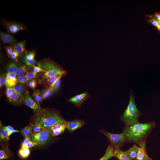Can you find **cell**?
Listing matches in <instances>:
<instances>
[{
  "label": "cell",
  "mask_w": 160,
  "mask_h": 160,
  "mask_svg": "<svg viewBox=\"0 0 160 160\" xmlns=\"http://www.w3.org/2000/svg\"><path fill=\"white\" fill-rule=\"evenodd\" d=\"M100 132L108 138L109 142V145L113 148H120L125 142L124 135L123 132L118 134H112L107 132L103 129H100Z\"/></svg>",
  "instance_id": "5b68a950"
},
{
  "label": "cell",
  "mask_w": 160,
  "mask_h": 160,
  "mask_svg": "<svg viewBox=\"0 0 160 160\" xmlns=\"http://www.w3.org/2000/svg\"><path fill=\"white\" fill-rule=\"evenodd\" d=\"M155 123L149 122L138 123L130 126H125L123 130L125 142L134 143L139 145L146 139L155 127Z\"/></svg>",
  "instance_id": "6da1fadb"
},
{
  "label": "cell",
  "mask_w": 160,
  "mask_h": 160,
  "mask_svg": "<svg viewBox=\"0 0 160 160\" xmlns=\"http://www.w3.org/2000/svg\"><path fill=\"white\" fill-rule=\"evenodd\" d=\"M24 60L25 64L30 66L32 67L35 64L36 62L34 59L30 60L28 58L25 56L24 58Z\"/></svg>",
  "instance_id": "d6a6232c"
},
{
  "label": "cell",
  "mask_w": 160,
  "mask_h": 160,
  "mask_svg": "<svg viewBox=\"0 0 160 160\" xmlns=\"http://www.w3.org/2000/svg\"><path fill=\"white\" fill-rule=\"evenodd\" d=\"M113 156L119 160H132L119 147L114 148L113 152Z\"/></svg>",
  "instance_id": "ac0fdd59"
},
{
  "label": "cell",
  "mask_w": 160,
  "mask_h": 160,
  "mask_svg": "<svg viewBox=\"0 0 160 160\" xmlns=\"http://www.w3.org/2000/svg\"><path fill=\"white\" fill-rule=\"evenodd\" d=\"M32 126L33 134L39 133L47 129L40 124L37 123L32 124Z\"/></svg>",
  "instance_id": "484cf974"
},
{
  "label": "cell",
  "mask_w": 160,
  "mask_h": 160,
  "mask_svg": "<svg viewBox=\"0 0 160 160\" xmlns=\"http://www.w3.org/2000/svg\"><path fill=\"white\" fill-rule=\"evenodd\" d=\"M25 74L29 80L35 79L38 77V74L33 71H28L25 73Z\"/></svg>",
  "instance_id": "4dcf8cb0"
},
{
  "label": "cell",
  "mask_w": 160,
  "mask_h": 160,
  "mask_svg": "<svg viewBox=\"0 0 160 160\" xmlns=\"http://www.w3.org/2000/svg\"><path fill=\"white\" fill-rule=\"evenodd\" d=\"M28 70V67L25 65H22L18 67L15 73L17 75H20L24 74L27 72Z\"/></svg>",
  "instance_id": "f546056e"
},
{
  "label": "cell",
  "mask_w": 160,
  "mask_h": 160,
  "mask_svg": "<svg viewBox=\"0 0 160 160\" xmlns=\"http://www.w3.org/2000/svg\"><path fill=\"white\" fill-rule=\"evenodd\" d=\"M21 134L24 136L31 137L33 134L32 125H28L21 130Z\"/></svg>",
  "instance_id": "d4e9b609"
},
{
  "label": "cell",
  "mask_w": 160,
  "mask_h": 160,
  "mask_svg": "<svg viewBox=\"0 0 160 160\" xmlns=\"http://www.w3.org/2000/svg\"><path fill=\"white\" fill-rule=\"evenodd\" d=\"M62 75L55 76L47 79H42L41 81L44 84L49 86V88L52 89L54 91L58 88Z\"/></svg>",
  "instance_id": "ba28073f"
},
{
  "label": "cell",
  "mask_w": 160,
  "mask_h": 160,
  "mask_svg": "<svg viewBox=\"0 0 160 160\" xmlns=\"http://www.w3.org/2000/svg\"><path fill=\"white\" fill-rule=\"evenodd\" d=\"M18 56V54L14 50L10 55V57L12 59L15 60H17V57Z\"/></svg>",
  "instance_id": "7bdbcfd3"
},
{
  "label": "cell",
  "mask_w": 160,
  "mask_h": 160,
  "mask_svg": "<svg viewBox=\"0 0 160 160\" xmlns=\"http://www.w3.org/2000/svg\"><path fill=\"white\" fill-rule=\"evenodd\" d=\"M155 17H151V19L148 20V22L150 23L153 26L156 27L157 26L158 23L156 18Z\"/></svg>",
  "instance_id": "f35d334b"
},
{
  "label": "cell",
  "mask_w": 160,
  "mask_h": 160,
  "mask_svg": "<svg viewBox=\"0 0 160 160\" xmlns=\"http://www.w3.org/2000/svg\"><path fill=\"white\" fill-rule=\"evenodd\" d=\"M0 37L4 44H14L16 42L15 39L10 35L0 32Z\"/></svg>",
  "instance_id": "d6986e66"
},
{
  "label": "cell",
  "mask_w": 160,
  "mask_h": 160,
  "mask_svg": "<svg viewBox=\"0 0 160 160\" xmlns=\"http://www.w3.org/2000/svg\"><path fill=\"white\" fill-rule=\"evenodd\" d=\"M33 68V71L35 73H37L40 72H44L45 71L43 69L39 66L37 67L35 65L32 66Z\"/></svg>",
  "instance_id": "74e56055"
},
{
  "label": "cell",
  "mask_w": 160,
  "mask_h": 160,
  "mask_svg": "<svg viewBox=\"0 0 160 160\" xmlns=\"http://www.w3.org/2000/svg\"><path fill=\"white\" fill-rule=\"evenodd\" d=\"M142 114L137 108L134 97L131 92L129 104L120 119L125 126H130L139 123L138 118Z\"/></svg>",
  "instance_id": "3957f363"
},
{
  "label": "cell",
  "mask_w": 160,
  "mask_h": 160,
  "mask_svg": "<svg viewBox=\"0 0 160 160\" xmlns=\"http://www.w3.org/2000/svg\"><path fill=\"white\" fill-rule=\"evenodd\" d=\"M33 120L34 123L40 124L46 128L57 123L65 121L58 111L43 109L35 113Z\"/></svg>",
  "instance_id": "7a4b0ae2"
},
{
  "label": "cell",
  "mask_w": 160,
  "mask_h": 160,
  "mask_svg": "<svg viewBox=\"0 0 160 160\" xmlns=\"http://www.w3.org/2000/svg\"><path fill=\"white\" fill-rule=\"evenodd\" d=\"M14 49L13 47L12 46H7L6 47V50L8 56H10L13 52L14 51Z\"/></svg>",
  "instance_id": "ab89813d"
},
{
  "label": "cell",
  "mask_w": 160,
  "mask_h": 160,
  "mask_svg": "<svg viewBox=\"0 0 160 160\" xmlns=\"http://www.w3.org/2000/svg\"><path fill=\"white\" fill-rule=\"evenodd\" d=\"M139 148V146L135 144L128 150L124 152L130 159L132 160H135L137 157Z\"/></svg>",
  "instance_id": "2e32d148"
},
{
  "label": "cell",
  "mask_w": 160,
  "mask_h": 160,
  "mask_svg": "<svg viewBox=\"0 0 160 160\" xmlns=\"http://www.w3.org/2000/svg\"><path fill=\"white\" fill-rule=\"evenodd\" d=\"M3 23L8 31L10 33H15L25 29L23 25L17 23L6 22Z\"/></svg>",
  "instance_id": "4fadbf2b"
},
{
  "label": "cell",
  "mask_w": 160,
  "mask_h": 160,
  "mask_svg": "<svg viewBox=\"0 0 160 160\" xmlns=\"http://www.w3.org/2000/svg\"><path fill=\"white\" fill-rule=\"evenodd\" d=\"M0 140L1 142H6L9 140V132L2 126L0 122Z\"/></svg>",
  "instance_id": "44dd1931"
},
{
  "label": "cell",
  "mask_w": 160,
  "mask_h": 160,
  "mask_svg": "<svg viewBox=\"0 0 160 160\" xmlns=\"http://www.w3.org/2000/svg\"><path fill=\"white\" fill-rule=\"evenodd\" d=\"M53 137L50 132L47 129L39 133L33 134L31 140L40 144H43L51 140Z\"/></svg>",
  "instance_id": "8992f818"
},
{
  "label": "cell",
  "mask_w": 160,
  "mask_h": 160,
  "mask_svg": "<svg viewBox=\"0 0 160 160\" xmlns=\"http://www.w3.org/2000/svg\"><path fill=\"white\" fill-rule=\"evenodd\" d=\"M25 84H17L12 87L14 89L15 92L22 95L25 94Z\"/></svg>",
  "instance_id": "cb8c5ba5"
},
{
  "label": "cell",
  "mask_w": 160,
  "mask_h": 160,
  "mask_svg": "<svg viewBox=\"0 0 160 160\" xmlns=\"http://www.w3.org/2000/svg\"><path fill=\"white\" fill-rule=\"evenodd\" d=\"M156 20L158 23V25L157 26H156V27L160 31V21H159L157 20Z\"/></svg>",
  "instance_id": "7dc6e473"
},
{
  "label": "cell",
  "mask_w": 160,
  "mask_h": 160,
  "mask_svg": "<svg viewBox=\"0 0 160 160\" xmlns=\"http://www.w3.org/2000/svg\"><path fill=\"white\" fill-rule=\"evenodd\" d=\"M18 68L17 65L15 63H11L8 66L7 72L8 73H14Z\"/></svg>",
  "instance_id": "f1b7e54d"
},
{
  "label": "cell",
  "mask_w": 160,
  "mask_h": 160,
  "mask_svg": "<svg viewBox=\"0 0 160 160\" xmlns=\"http://www.w3.org/2000/svg\"><path fill=\"white\" fill-rule=\"evenodd\" d=\"M6 81V75L4 74L0 76V87H1L4 84H5Z\"/></svg>",
  "instance_id": "8d00e7d4"
},
{
  "label": "cell",
  "mask_w": 160,
  "mask_h": 160,
  "mask_svg": "<svg viewBox=\"0 0 160 160\" xmlns=\"http://www.w3.org/2000/svg\"><path fill=\"white\" fill-rule=\"evenodd\" d=\"M23 96L15 92L7 97L9 101L11 103L15 105H19L21 104L23 101Z\"/></svg>",
  "instance_id": "9a60e30c"
},
{
  "label": "cell",
  "mask_w": 160,
  "mask_h": 160,
  "mask_svg": "<svg viewBox=\"0 0 160 160\" xmlns=\"http://www.w3.org/2000/svg\"><path fill=\"white\" fill-rule=\"evenodd\" d=\"M38 65L45 71L42 74V79H47L57 75L63 76L66 73L61 67L51 60L42 61L38 63Z\"/></svg>",
  "instance_id": "277c9868"
},
{
  "label": "cell",
  "mask_w": 160,
  "mask_h": 160,
  "mask_svg": "<svg viewBox=\"0 0 160 160\" xmlns=\"http://www.w3.org/2000/svg\"><path fill=\"white\" fill-rule=\"evenodd\" d=\"M3 127L5 129L9 132H11L14 130L13 128L10 126H8Z\"/></svg>",
  "instance_id": "f6af8a7d"
},
{
  "label": "cell",
  "mask_w": 160,
  "mask_h": 160,
  "mask_svg": "<svg viewBox=\"0 0 160 160\" xmlns=\"http://www.w3.org/2000/svg\"><path fill=\"white\" fill-rule=\"evenodd\" d=\"M154 17L156 20L160 21V13H156L154 15Z\"/></svg>",
  "instance_id": "bcb514c9"
},
{
  "label": "cell",
  "mask_w": 160,
  "mask_h": 160,
  "mask_svg": "<svg viewBox=\"0 0 160 160\" xmlns=\"http://www.w3.org/2000/svg\"><path fill=\"white\" fill-rule=\"evenodd\" d=\"M64 121L57 123L47 128L53 137L58 136L64 131L66 128Z\"/></svg>",
  "instance_id": "30bf717a"
},
{
  "label": "cell",
  "mask_w": 160,
  "mask_h": 160,
  "mask_svg": "<svg viewBox=\"0 0 160 160\" xmlns=\"http://www.w3.org/2000/svg\"><path fill=\"white\" fill-rule=\"evenodd\" d=\"M25 137V139L22 144L21 148L26 147L27 144L31 140V137L28 136Z\"/></svg>",
  "instance_id": "836d02e7"
},
{
  "label": "cell",
  "mask_w": 160,
  "mask_h": 160,
  "mask_svg": "<svg viewBox=\"0 0 160 160\" xmlns=\"http://www.w3.org/2000/svg\"><path fill=\"white\" fill-rule=\"evenodd\" d=\"M23 102L25 105L31 108L35 113L39 112L42 109L39 105L37 104L31 98L27 90L25 91Z\"/></svg>",
  "instance_id": "9c48e42d"
},
{
  "label": "cell",
  "mask_w": 160,
  "mask_h": 160,
  "mask_svg": "<svg viewBox=\"0 0 160 160\" xmlns=\"http://www.w3.org/2000/svg\"><path fill=\"white\" fill-rule=\"evenodd\" d=\"M53 92H54L53 90L51 88H47L43 89L42 94V100L47 99L50 97Z\"/></svg>",
  "instance_id": "83f0119b"
},
{
  "label": "cell",
  "mask_w": 160,
  "mask_h": 160,
  "mask_svg": "<svg viewBox=\"0 0 160 160\" xmlns=\"http://www.w3.org/2000/svg\"><path fill=\"white\" fill-rule=\"evenodd\" d=\"M25 41L24 40L15 44L14 47V50L19 55H21L24 52L25 49Z\"/></svg>",
  "instance_id": "7402d4cb"
},
{
  "label": "cell",
  "mask_w": 160,
  "mask_h": 160,
  "mask_svg": "<svg viewBox=\"0 0 160 160\" xmlns=\"http://www.w3.org/2000/svg\"><path fill=\"white\" fill-rule=\"evenodd\" d=\"M15 92V91L12 87H7L6 92L7 97H8Z\"/></svg>",
  "instance_id": "e575fe53"
},
{
  "label": "cell",
  "mask_w": 160,
  "mask_h": 160,
  "mask_svg": "<svg viewBox=\"0 0 160 160\" xmlns=\"http://www.w3.org/2000/svg\"><path fill=\"white\" fill-rule=\"evenodd\" d=\"M23 148V152L26 156L28 157L30 155V151L28 148L26 147L22 148Z\"/></svg>",
  "instance_id": "ee69618b"
},
{
  "label": "cell",
  "mask_w": 160,
  "mask_h": 160,
  "mask_svg": "<svg viewBox=\"0 0 160 160\" xmlns=\"http://www.w3.org/2000/svg\"><path fill=\"white\" fill-rule=\"evenodd\" d=\"M13 158V155L7 146H2V149L0 150V160L5 159L12 160Z\"/></svg>",
  "instance_id": "5bb4252c"
},
{
  "label": "cell",
  "mask_w": 160,
  "mask_h": 160,
  "mask_svg": "<svg viewBox=\"0 0 160 160\" xmlns=\"http://www.w3.org/2000/svg\"><path fill=\"white\" fill-rule=\"evenodd\" d=\"M90 97L89 93L87 92L74 96L69 99L68 101L77 108H79L81 107L83 103L89 98Z\"/></svg>",
  "instance_id": "52a82bcc"
},
{
  "label": "cell",
  "mask_w": 160,
  "mask_h": 160,
  "mask_svg": "<svg viewBox=\"0 0 160 160\" xmlns=\"http://www.w3.org/2000/svg\"><path fill=\"white\" fill-rule=\"evenodd\" d=\"M113 148L108 146L107 148L105 153L103 156L99 160H108L113 156Z\"/></svg>",
  "instance_id": "603a6c76"
},
{
  "label": "cell",
  "mask_w": 160,
  "mask_h": 160,
  "mask_svg": "<svg viewBox=\"0 0 160 160\" xmlns=\"http://www.w3.org/2000/svg\"><path fill=\"white\" fill-rule=\"evenodd\" d=\"M43 89L35 90L32 94L33 100L38 105H39L42 100V94Z\"/></svg>",
  "instance_id": "ffe728a7"
},
{
  "label": "cell",
  "mask_w": 160,
  "mask_h": 160,
  "mask_svg": "<svg viewBox=\"0 0 160 160\" xmlns=\"http://www.w3.org/2000/svg\"><path fill=\"white\" fill-rule=\"evenodd\" d=\"M35 54V53L34 52H30L28 54L27 53V52H26L25 56L29 59L32 60L34 59Z\"/></svg>",
  "instance_id": "d590c367"
},
{
  "label": "cell",
  "mask_w": 160,
  "mask_h": 160,
  "mask_svg": "<svg viewBox=\"0 0 160 160\" xmlns=\"http://www.w3.org/2000/svg\"><path fill=\"white\" fill-rule=\"evenodd\" d=\"M27 85L33 89H35L37 85V81L35 79L29 80L27 84Z\"/></svg>",
  "instance_id": "1f68e13d"
},
{
  "label": "cell",
  "mask_w": 160,
  "mask_h": 160,
  "mask_svg": "<svg viewBox=\"0 0 160 160\" xmlns=\"http://www.w3.org/2000/svg\"><path fill=\"white\" fill-rule=\"evenodd\" d=\"M6 81L5 84L7 87H11L17 84L16 76L17 74L15 73H7L6 74Z\"/></svg>",
  "instance_id": "e0dca14e"
},
{
  "label": "cell",
  "mask_w": 160,
  "mask_h": 160,
  "mask_svg": "<svg viewBox=\"0 0 160 160\" xmlns=\"http://www.w3.org/2000/svg\"><path fill=\"white\" fill-rule=\"evenodd\" d=\"M39 144L38 143L31 140L27 144L26 147L29 148Z\"/></svg>",
  "instance_id": "60d3db41"
},
{
  "label": "cell",
  "mask_w": 160,
  "mask_h": 160,
  "mask_svg": "<svg viewBox=\"0 0 160 160\" xmlns=\"http://www.w3.org/2000/svg\"><path fill=\"white\" fill-rule=\"evenodd\" d=\"M64 122L66 128L70 132L81 127L85 124L83 120L80 119H76L71 121H65Z\"/></svg>",
  "instance_id": "8fae6325"
},
{
  "label": "cell",
  "mask_w": 160,
  "mask_h": 160,
  "mask_svg": "<svg viewBox=\"0 0 160 160\" xmlns=\"http://www.w3.org/2000/svg\"><path fill=\"white\" fill-rule=\"evenodd\" d=\"M18 154L23 159H25L28 157L24 153L22 148L19 150Z\"/></svg>",
  "instance_id": "b9f144b4"
},
{
  "label": "cell",
  "mask_w": 160,
  "mask_h": 160,
  "mask_svg": "<svg viewBox=\"0 0 160 160\" xmlns=\"http://www.w3.org/2000/svg\"><path fill=\"white\" fill-rule=\"evenodd\" d=\"M146 141L140 143L138 145L139 150L137 157L135 160H150L148 156L146 148Z\"/></svg>",
  "instance_id": "7c38bea8"
},
{
  "label": "cell",
  "mask_w": 160,
  "mask_h": 160,
  "mask_svg": "<svg viewBox=\"0 0 160 160\" xmlns=\"http://www.w3.org/2000/svg\"><path fill=\"white\" fill-rule=\"evenodd\" d=\"M17 84H25L27 83L29 80L27 78L25 74L18 75L16 77Z\"/></svg>",
  "instance_id": "4316f807"
}]
</instances>
